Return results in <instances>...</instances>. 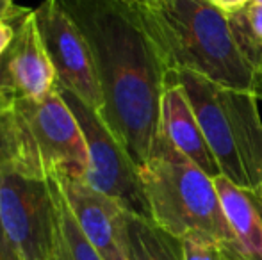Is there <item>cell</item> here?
<instances>
[{"instance_id": "cell-1", "label": "cell", "mask_w": 262, "mask_h": 260, "mask_svg": "<svg viewBox=\"0 0 262 260\" xmlns=\"http://www.w3.org/2000/svg\"><path fill=\"white\" fill-rule=\"evenodd\" d=\"M84 36L100 80L102 120L136 164L148 160L161 129L166 68L134 6L123 0H59Z\"/></svg>"}, {"instance_id": "cell-2", "label": "cell", "mask_w": 262, "mask_h": 260, "mask_svg": "<svg viewBox=\"0 0 262 260\" xmlns=\"http://www.w3.org/2000/svg\"><path fill=\"white\" fill-rule=\"evenodd\" d=\"M168 72H191L262 98V69L246 57L230 16L210 0L134 6Z\"/></svg>"}, {"instance_id": "cell-3", "label": "cell", "mask_w": 262, "mask_h": 260, "mask_svg": "<svg viewBox=\"0 0 262 260\" xmlns=\"http://www.w3.org/2000/svg\"><path fill=\"white\" fill-rule=\"evenodd\" d=\"M139 177L157 226L179 239L204 233L220 244L225 260H241L214 180L161 130Z\"/></svg>"}, {"instance_id": "cell-4", "label": "cell", "mask_w": 262, "mask_h": 260, "mask_svg": "<svg viewBox=\"0 0 262 260\" xmlns=\"http://www.w3.org/2000/svg\"><path fill=\"white\" fill-rule=\"evenodd\" d=\"M90 164L86 137L59 86L41 100L13 97L0 168L36 180L64 175L84 180Z\"/></svg>"}, {"instance_id": "cell-5", "label": "cell", "mask_w": 262, "mask_h": 260, "mask_svg": "<svg viewBox=\"0 0 262 260\" xmlns=\"http://www.w3.org/2000/svg\"><path fill=\"white\" fill-rule=\"evenodd\" d=\"M198 118L221 177L246 191L262 184V118L259 97L230 89L191 72H173Z\"/></svg>"}, {"instance_id": "cell-6", "label": "cell", "mask_w": 262, "mask_h": 260, "mask_svg": "<svg viewBox=\"0 0 262 260\" xmlns=\"http://www.w3.org/2000/svg\"><path fill=\"white\" fill-rule=\"evenodd\" d=\"M0 223L21 260H66L54 178L0 168Z\"/></svg>"}, {"instance_id": "cell-7", "label": "cell", "mask_w": 262, "mask_h": 260, "mask_svg": "<svg viewBox=\"0 0 262 260\" xmlns=\"http://www.w3.org/2000/svg\"><path fill=\"white\" fill-rule=\"evenodd\" d=\"M61 93L86 137L90 164L84 182L118 201L128 214L152 219L148 200L139 177V168L125 146L118 141L97 111L90 109L68 91L61 89Z\"/></svg>"}, {"instance_id": "cell-8", "label": "cell", "mask_w": 262, "mask_h": 260, "mask_svg": "<svg viewBox=\"0 0 262 260\" xmlns=\"http://www.w3.org/2000/svg\"><path fill=\"white\" fill-rule=\"evenodd\" d=\"M34 14L43 45L57 75V86L102 116L105 107L104 93L84 36L59 0H43Z\"/></svg>"}, {"instance_id": "cell-9", "label": "cell", "mask_w": 262, "mask_h": 260, "mask_svg": "<svg viewBox=\"0 0 262 260\" xmlns=\"http://www.w3.org/2000/svg\"><path fill=\"white\" fill-rule=\"evenodd\" d=\"M80 230L104 260H127V210L80 178L55 175Z\"/></svg>"}, {"instance_id": "cell-10", "label": "cell", "mask_w": 262, "mask_h": 260, "mask_svg": "<svg viewBox=\"0 0 262 260\" xmlns=\"http://www.w3.org/2000/svg\"><path fill=\"white\" fill-rule=\"evenodd\" d=\"M57 87V75L39 34L34 9L16 23V36L0 57V89L14 98L41 100Z\"/></svg>"}, {"instance_id": "cell-11", "label": "cell", "mask_w": 262, "mask_h": 260, "mask_svg": "<svg viewBox=\"0 0 262 260\" xmlns=\"http://www.w3.org/2000/svg\"><path fill=\"white\" fill-rule=\"evenodd\" d=\"M162 134L175 145L179 152H182L189 160H193L202 171L210 178L221 177L214 153L210 150L205 134L202 130L198 118L189 104L184 87L173 75L168 72L166 86L161 102V129Z\"/></svg>"}, {"instance_id": "cell-12", "label": "cell", "mask_w": 262, "mask_h": 260, "mask_svg": "<svg viewBox=\"0 0 262 260\" xmlns=\"http://www.w3.org/2000/svg\"><path fill=\"white\" fill-rule=\"evenodd\" d=\"M225 218L234 233L241 260H262V201L252 191L237 187L228 178H214Z\"/></svg>"}, {"instance_id": "cell-13", "label": "cell", "mask_w": 262, "mask_h": 260, "mask_svg": "<svg viewBox=\"0 0 262 260\" xmlns=\"http://www.w3.org/2000/svg\"><path fill=\"white\" fill-rule=\"evenodd\" d=\"M127 260H184L182 243L152 219L127 212Z\"/></svg>"}, {"instance_id": "cell-14", "label": "cell", "mask_w": 262, "mask_h": 260, "mask_svg": "<svg viewBox=\"0 0 262 260\" xmlns=\"http://www.w3.org/2000/svg\"><path fill=\"white\" fill-rule=\"evenodd\" d=\"M228 16L243 52L257 68L262 69V4L250 2L246 7Z\"/></svg>"}, {"instance_id": "cell-15", "label": "cell", "mask_w": 262, "mask_h": 260, "mask_svg": "<svg viewBox=\"0 0 262 260\" xmlns=\"http://www.w3.org/2000/svg\"><path fill=\"white\" fill-rule=\"evenodd\" d=\"M54 184H55V198H57L62 241H64L66 260H104L102 255L93 248V244L88 241V237L84 235L82 230H80L79 223L73 218L72 210L68 207V201H66V198L62 195L55 178H54Z\"/></svg>"}, {"instance_id": "cell-16", "label": "cell", "mask_w": 262, "mask_h": 260, "mask_svg": "<svg viewBox=\"0 0 262 260\" xmlns=\"http://www.w3.org/2000/svg\"><path fill=\"white\" fill-rule=\"evenodd\" d=\"M180 243L184 260H225L220 244L204 233H189Z\"/></svg>"}, {"instance_id": "cell-17", "label": "cell", "mask_w": 262, "mask_h": 260, "mask_svg": "<svg viewBox=\"0 0 262 260\" xmlns=\"http://www.w3.org/2000/svg\"><path fill=\"white\" fill-rule=\"evenodd\" d=\"M29 11H31L29 7L20 6V9H18L13 16L0 20V57L7 52V49H9L11 43H13L14 36H16V23L29 13Z\"/></svg>"}, {"instance_id": "cell-18", "label": "cell", "mask_w": 262, "mask_h": 260, "mask_svg": "<svg viewBox=\"0 0 262 260\" xmlns=\"http://www.w3.org/2000/svg\"><path fill=\"white\" fill-rule=\"evenodd\" d=\"M11 112H13V97L6 91L0 89V145L4 141V135L7 132Z\"/></svg>"}, {"instance_id": "cell-19", "label": "cell", "mask_w": 262, "mask_h": 260, "mask_svg": "<svg viewBox=\"0 0 262 260\" xmlns=\"http://www.w3.org/2000/svg\"><path fill=\"white\" fill-rule=\"evenodd\" d=\"M0 260H21L20 253L14 248V244L11 243L7 233L4 232L2 223H0Z\"/></svg>"}, {"instance_id": "cell-20", "label": "cell", "mask_w": 262, "mask_h": 260, "mask_svg": "<svg viewBox=\"0 0 262 260\" xmlns=\"http://www.w3.org/2000/svg\"><path fill=\"white\" fill-rule=\"evenodd\" d=\"M212 4H216L220 9H223L227 14H232L235 13V11L243 9V7H246L250 2H253V0H210Z\"/></svg>"}, {"instance_id": "cell-21", "label": "cell", "mask_w": 262, "mask_h": 260, "mask_svg": "<svg viewBox=\"0 0 262 260\" xmlns=\"http://www.w3.org/2000/svg\"><path fill=\"white\" fill-rule=\"evenodd\" d=\"M18 9H20V6H16L14 0H0V20L13 16Z\"/></svg>"}, {"instance_id": "cell-22", "label": "cell", "mask_w": 262, "mask_h": 260, "mask_svg": "<svg viewBox=\"0 0 262 260\" xmlns=\"http://www.w3.org/2000/svg\"><path fill=\"white\" fill-rule=\"evenodd\" d=\"M123 2L130 4V6H152V4H157L161 0H123Z\"/></svg>"}, {"instance_id": "cell-23", "label": "cell", "mask_w": 262, "mask_h": 260, "mask_svg": "<svg viewBox=\"0 0 262 260\" xmlns=\"http://www.w3.org/2000/svg\"><path fill=\"white\" fill-rule=\"evenodd\" d=\"M255 195L259 196V198H260V201H262V184H260V187L257 189V193H255Z\"/></svg>"}, {"instance_id": "cell-24", "label": "cell", "mask_w": 262, "mask_h": 260, "mask_svg": "<svg viewBox=\"0 0 262 260\" xmlns=\"http://www.w3.org/2000/svg\"><path fill=\"white\" fill-rule=\"evenodd\" d=\"M253 2H259V4H262V0H253Z\"/></svg>"}]
</instances>
